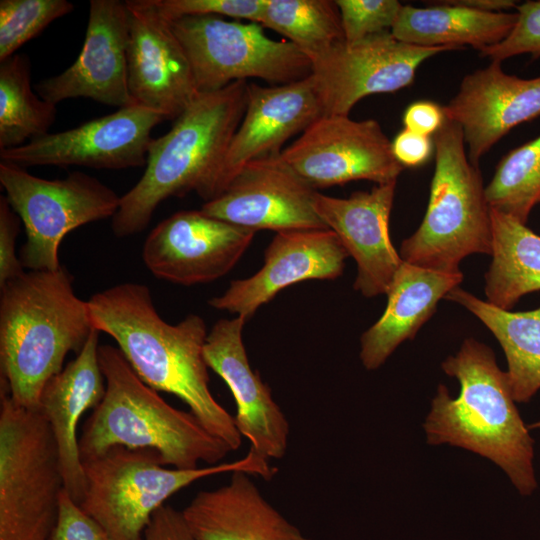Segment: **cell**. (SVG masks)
<instances>
[{"instance_id": "obj_1", "label": "cell", "mask_w": 540, "mask_h": 540, "mask_svg": "<svg viewBox=\"0 0 540 540\" xmlns=\"http://www.w3.org/2000/svg\"><path fill=\"white\" fill-rule=\"evenodd\" d=\"M93 327L111 336L138 377L154 390L180 398L201 425L238 450L242 436L234 417L209 388L204 346L206 323L196 314L169 324L158 314L150 289L126 282L88 300Z\"/></svg>"}, {"instance_id": "obj_2", "label": "cell", "mask_w": 540, "mask_h": 540, "mask_svg": "<svg viewBox=\"0 0 540 540\" xmlns=\"http://www.w3.org/2000/svg\"><path fill=\"white\" fill-rule=\"evenodd\" d=\"M247 94V81L200 93L167 133L152 139L142 177L121 196L112 217L116 237L143 231L157 207L170 197L189 192L205 202L217 197L220 171L245 114Z\"/></svg>"}, {"instance_id": "obj_3", "label": "cell", "mask_w": 540, "mask_h": 540, "mask_svg": "<svg viewBox=\"0 0 540 540\" xmlns=\"http://www.w3.org/2000/svg\"><path fill=\"white\" fill-rule=\"evenodd\" d=\"M441 367L459 381L460 393L452 398L446 386H438L423 424L427 442L447 443L488 458L506 472L521 495H530L537 487L533 439L491 348L468 338Z\"/></svg>"}, {"instance_id": "obj_4", "label": "cell", "mask_w": 540, "mask_h": 540, "mask_svg": "<svg viewBox=\"0 0 540 540\" xmlns=\"http://www.w3.org/2000/svg\"><path fill=\"white\" fill-rule=\"evenodd\" d=\"M73 279L61 266L25 272L0 287L1 381L25 408H38L46 383L94 330L88 301L75 294Z\"/></svg>"}, {"instance_id": "obj_5", "label": "cell", "mask_w": 540, "mask_h": 540, "mask_svg": "<svg viewBox=\"0 0 540 540\" xmlns=\"http://www.w3.org/2000/svg\"><path fill=\"white\" fill-rule=\"evenodd\" d=\"M98 359L106 390L79 438L82 460L122 446L153 449L165 466L195 469L200 462L218 464L231 451L191 412L171 406L145 384L118 347L99 345Z\"/></svg>"}, {"instance_id": "obj_6", "label": "cell", "mask_w": 540, "mask_h": 540, "mask_svg": "<svg viewBox=\"0 0 540 540\" xmlns=\"http://www.w3.org/2000/svg\"><path fill=\"white\" fill-rule=\"evenodd\" d=\"M435 169L425 216L404 239V262L441 272H460L471 254H492L491 207L478 166L468 158L460 126L446 119L433 135Z\"/></svg>"}, {"instance_id": "obj_7", "label": "cell", "mask_w": 540, "mask_h": 540, "mask_svg": "<svg viewBox=\"0 0 540 540\" xmlns=\"http://www.w3.org/2000/svg\"><path fill=\"white\" fill-rule=\"evenodd\" d=\"M86 492L81 509L112 540H143L154 513L176 492L202 478L243 471L270 480L277 468L248 452L236 461L195 469L167 468L153 449L115 446L83 459Z\"/></svg>"}, {"instance_id": "obj_8", "label": "cell", "mask_w": 540, "mask_h": 540, "mask_svg": "<svg viewBox=\"0 0 540 540\" xmlns=\"http://www.w3.org/2000/svg\"><path fill=\"white\" fill-rule=\"evenodd\" d=\"M0 397V540H49L65 490L55 438L2 381Z\"/></svg>"}, {"instance_id": "obj_9", "label": "cell", "mask_w": 540, "mask_h": 540, "mask_svg": "<svg viewBox=\"0 0 540 540\" xmlns=\"http://www.w3.org/2000/svg\"><path fill=\"white\" fill-rule=\"evenodd\" d=\"M168 21L186 52L199 93L248 78L280 85L312 74L311 60L299 48L269 38L259 23L215 15Z\"/></svg>"}, {"instance_id": "obj_10", "label": "cell", "mask_w": 540, "mask_h": 540, "mask_svg": "<svg viewBox=\"0 0 540 540\" xmlns=\"http://www.w3.org/2000/svg\"><path fill=\"white\" fill-rule=\"evenodd\" d=\"M0 184L25 227L19 258L29 271L59 269L63 238L82 225L113 217L121 201L110 187L80 171L48 180L0 162Z\"/></svg>"}, {"instance_id": "obj_11", "label": "cell", "mask_w": 540, "mask_h": 540, "mask_svg": "<svg viewBox=\"0 0 540 540\" xmlns=\"http://www.w3.org/2000/svg\"><path fill=\"white\" fill-rule=\"evenodd\" d=\"M451 50L456 49L405 43L390 31L339 42L311 59L323 114L349 115L366 96L401 90L413 83L425 60Z\"/></svg>"}, {"instance_id": "obj_12", "label": "cell", "mask_w": 540, "mask_h": 540, "mask_svg": "<svg viewBox=\"0 0 540 540\" xmlns=\"http://www.w3.org/2000/svg\"><path fill=\"white\" fill-rule=\"evenodd\" d=\"M280 155L314 189L358 180L397 182L404 170L380 124L349 115H321Z\"/></svg>"}, {"instance_id": "obj_13", "label": "cell", "mask_w": 540, "mask_h": 540, "mask_svg": "<svg viewBox=\"0 0 540 540\" xmlns=\"http://www.w3.org/2000/svg\"><path fill=\"white\" fill-rule=\"evenodd\" d=\"M166 117L131 104L75 128L47 133L28 143L0 150L1 162L20 167L84 166L126 169L146 165L151 132Z\"/></svg>"}, {"instance_id": "obj_14", "label": "cell", "mask_w": 540, "mask_h": 540, "mask_svg": "<svg viewBox=\"0 0 540 540\" xmlns=\"http://www.w3.org/2000/svg\"><path fill=\"white\" fill-rule=\"evenodd\" d=\"M255 233L202 210L178 211L150 231L142 259L156 278L185 286L208 283L232 270Z\"/></svg>"}, {"instance_id": "obj_15", "label": "cell", "mask_w": 540, "mask_h": 540, "mask_svg": "<svg viewBox=\"0 0 540 540\" xmlns=\"http://www.w3.org/2000/svg\"><path fill=\"white\" fill-rule=\"evenodd\" d=\"M280 154L248 163L226 189L205 202L201 210L254 232L327 228L314 208L317 190Z\"/></svg>"}, {"instance_id": "obj_16", "label": "cell", "mask_w": 540, "mask_h": 540, "mask_svg": "<svg viewBox=\"0 0 540 540\" xmlns=\"http://www.w3.org/2000/svg\"><path fill=\"white\" fill-rule=\"evenodd\" d=\"M128 88L134 104L175 120L200 94L186 52L152 0H126Z\"/></svg>"}, {"instance_id": "obj_17", "label": "cell", "mask_w": 540, "mask_h": 540, "mask_svg": "<svg viewBox=\"0 0 540 540\" xmlns=\"http://www.w3.org/2000/svg\"><path fill=\"white\" fill-rule=\"evenodd\" d=\"M129 20L125 1L91 0L80 53L62 73L35 85L50 103L84 97L123 108L133 104L128 88Z\"/></svg>"}, {"instance_id": "obj_18", "label": "cell", "mask_w": 540, "mask_h": 540, "mask_svg": "<svg viewBox=\"0 0 540 540\" xmlns=\"http://www.w3.org/2000/svg\"><path fill=\"white\" fill-rule=\"evenodd\" d=\"M349 256L329 228L277 232L264 252V264L254 275L230 282L209 305L250 319L279 291L295 283L339 277Z\"/></svg>"}, {"instance_id": "obj_19", "label": "cell", "mask_w": 540, "mask_h": 540, "mask_svg": "<svg viewBox=\"0 0 540 540\" xmlns=\"http://www.w3.org/2000/svg\"><path fill=\"white\" fill-rule=\"evenodd\" d=\"M245 322L241 316L218 320L207 335L204 356L234 397L235 426L249 441V452L269 462L285 456L289 422L268 385L249 364L242 339Z\"/></svg>"}, {"instance_id": "obj_20", "label": "cell", "mask_w": 540, "mask_h": 540, "mask_svg": "<svg viewBox=\"0 0 540 540\" xmlns=\"http://www.w3.org/2000/svg\"><path fill=\"white\" fill-rule=\"evenodd\" d=\"M397 182L376 184L347 198L316 192L314 208L339 238L357 265L353 284L365 297L386 294L403 260L389 234V219Z\"/></svg>"}, {"instance_id": "obj_21", "label": "cell", "mask_w": 540, "mask_h": 540, "mask_svg": "<svg viewBox=\"0 0 540 540\" xmlns=\"http://www.w3.org/2000/svg\"><path fill=\"white\" fill-rule=\"evenodd\" d=\"M443 110L446 119L460 126L468 158L478 166L511 129L540 116V76L519 78L491 61L463 78Z\"/></svg>"}, {"instance_id": "obj_22", "label": "cell", "mask_w": 540, "mask_h": 540, "mask_svg": "<svg viewBox=\"0 0 540 540\" xmlns=\"http://www.w3.org/2000/svg\"><path fill=\"white\" fill-rule=\"evenodd\" d=\"M323 115L311 75L295 82L248 84L247 106L228 147L218 180L219 196L253 160L278 155L293 136Z\"/></svg>"}, {"instance_id": "obj_23", "label": "cell", "mask_w": 540, "mask_h": 540, "mask_svg": "<svg viewBox=\"0 0 540 540\" xmlns=\"http://www.w3.org/2000/svg\"><path fill=\"white\" fill-rule=\"evenodd\" d=\"M99 333L94 328L76 358L46 383L38 405L55 438L65 490L78 505L86 492V478L77 427L82 415L97 407L106 390L98 359Z\"/></svg>"}, {"instance_id": "obj_24", "label": "cell", "mask_w": 540, "mask_h": 540, "mask_svg": "<svg viewBox=\"0 0 540 540\" xmlns=\"http://www.w3.org/2000/svg\"><path fill=\"white\" fill-rule=\"evenodd\" d=\"M251 475L199 491L182 510L194 540H311L266 500Z\"/></svg>"}, {"instance_id": "obj_25", "label": "cell", "mask_w": 540, "mask_h": 540, "mask_svg": "<svg viewBox=\"0 0 540 540\" xmlns=\"http://www.w3.org/2000/svg\"><path fill=\"white\" fill-rule=\"evenodd\" d=\"M463 280L462 272H441L402 262L388 290L384 313L361 336L360 359L375 370L405 340L413 339L440 299Z\"/></svg>"}, {"instance_id": "obj_26", "label": "cell", "mask_w": 540, "mask_h": 540, "mask_svg": "<svg viewBox=\"0 0 540 540\" xmlns=\"http://www.w3.org/2000/svg\"><path fill=\"white\" fill-rule=\"evenodd\" d=\"M516 20L517 12H485L437 1L423 8L403 5L390 32L413 45L456 50L468 45L481 52L504 40Z\"/></svg>"}, {"instance_id": "obj_27", "label": "cell", "mask_w": 540, "mask_h": 540, "mask_svg": "<svg viewBox=\"0 0 540 540\" xmlns=\"http://www.w3.org/2000/svg\"><path fill=\"white\" fill-rule=\"evenodd\" d=\"M445 299L465 307L495 336L508 364L506 371L515 402H528L540 389V306L513 312L481 300L459 286Z\"/></svg>"}, {"instance_id": "obj_28", "label": "cell", "mask_w": 540, "mask_h": 540, "mask_svg": "<svg viewBox=\"0 0 540 540\" xmlns=\"http://www.w3.org/2000/svg\"><path fill=\"white\" fill-rule=\"evenodd\" d=\"M492 262L485 273V295L491 304L510 310L519 299L540 290V236L491 208Z\"/></svg>"}, {"instance_id": "obj_29", "label": "cell", "mask_w": 540, "mask_h": 540, "mask_svg": "<svg viewBox=\"0 0 540 540\" xmlns=\"http://www.w3.org/2000/svg\"><path fill=\"white\" fill-rule=\"evenodd\" d=\"M56 106L32 90L30 60L25 54L16 53L0 62V150L49 133Z\"/></svg>"}, {"instance_id": "obj_30", "label": "cell", "mask_w": 540, "mask_h": 540, "mask_svg": "<svg viewBox=\"0 0 540 540\" xmlns=\"http://www.w3.org/2000/svg\"><path fill=\"white\" fill-rule=\"evenodd\" d=\"M260 24L283 35L310 60L345 41L332 0H266Z\"/></svg>"}, {"instance_id": "obj_31", "label": "cell", "mask_w": 540, "mask_h": 540, "mask_svg": "<svg viewBox=\"0 0 540 540\" xmlns=\"http://www.w3.org/2000/svg\"><path fill=\"white\" fill-rule=\"evenodd\" d=\"M490 207L527 224L540 203V136L510 150L485 187Z\"/></svg>"}, {"instance_id": "obj_32", "label": "cell", "mask_w": 540, "mask_h": 540, "mask_svg": "<svg viewBox=\"0 0 540 540\" xmlns=\"http://www.w3.org/2000/svg\"><path fill=\"white\" fill-rule=\"evenodd\" d=\"M73 9L67 0H1L0 62Z\"/></svg>"}, {"instance_id": "obj_33", "label": "cell", "mask_w": 540, "mask_h": 540, "mask_svg": "<svg viewBox=\"0 0 540 540\" xmlns=\"http://www.w3.org/2000/svg\"><path fill=\"white\" fill-rule=\"evenodd\" d=\"M346 42L390 31L402 7L396 0H335Z\"/></svg>"}, {"instance_id": "obj_34", "label": "cell", "mask_w": 540, "mask_h": 540, "mask_svg": "<svg viewBox=\"0 0 540 540\" xmlns=\"http://www.w3.org/2000/svg\"><path fill=\"white\" fill-rule=\"evenodd\" d=\"M516 9L517 20L511 32L498 44L479 52L481 56L501 63L521 54H530L532 59L540 57V0L525 1Z\"/></svg>"}, {"instance_id": "obj_35", "label": "cell", "mask_w": 540, "mask_h": 540, "mask_svg": "<svg viewBox=\"0 0 540 540\" xmlns=\"http://www.w3.org/2000/svg\"><path fill=\"white\" fill-rule=\"evenodd\" d=\"M266 0H152L168 20L188 16H226L259 23Z\"/></svg>"}, {"instance_id": "obj_36", "label": "cell", "mask_w": 540, "mask_h": 540, "mask_svg": "<svg viewBox=\"0 0 540 540\" xmlns=\"http://www.w3.org/2000/svg\"><path fill=\"white\" fill-rule=\"evenodd\" d=\"M49 540H112L104 528L68 495L60 497L56 527Z\"/></svg>"}, {"instance_id": "obj_37", "label": "cell", "mask_w": 540, "mask_h": 540, "mask_svg": "<svg viewBox=\"0 0 540 540\" xmlns=\"http://www.w3.org/2000/svg\"><path fill=\"white\" fill-rule=\"evenodd\" d=\"M21 219L10 206L6 196H0V287L25 273L16 254V238Z\"/></svg>"}, {"instance_id": "obj_38", "label": "cell", "mask_w": 540, "mask_h": 540, "mask_svg": "<svg viewBox=\"0 0 540 540\" xmlns=\"http://www.w3.org/2000/svg\"><path fill=\"white\" fill-rule=\"evenodd\" d=\"M391 144L394 157L404 168L425 164L434 151L433 137L407 129L400 131Z\"/></svg>"}, {"instance_id": "obj_39", "label": "cell", "mask_w": 540, "mask_h": 540, "mask_svg": "<svg viewBox=\"0 0 540 540\" xmlns=\"http://www.w3.org/2000/svg\"><path fill=\"white\" fill-rule=\"evenodd\" d=\"M143 540H194L182 511L170 505L159 508L148 524Z\"/></svg>"}, {"instance_id": "obj_40", "label": "cell", "mask_w": 540, "mask_h": 540, "mask_svg": "<svg viewBox=\"0 0 540 540\" xmlns=\"http://www.w3.org/2000/svg\"><path fill=\"white\" fill-rule=\"evenodd\" d=\"M445 120L443 106L430 100L411 103L405 109L402 118L404 129L429 137H433Z\"/></svg>"}, {"instance_id": "obj_41", "label": "cell", "mask_w": 540, "mask_h": 540, "mask_svg": "<svg viewBox=\"0 0 540 540\" xmlns=\"http://www.w3.org/2000/svg\"><path fill=\"white\" fill-rule=\"evenodd\" d=\"M529 429L540 428V421L532 423L528 426Z\"/></svg>"}]
</instances>
